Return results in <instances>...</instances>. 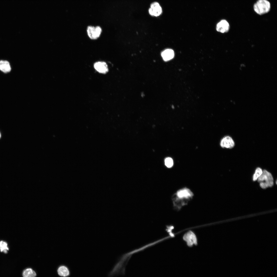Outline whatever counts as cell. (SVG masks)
Masks as SVG:
<instances>
[{"label": "cell", "mask_w": 277, "mask_h": 277, "mask_svg": "<svg viewBox=\"0 0 277 277\" xmlns=\"http://www.w3.org/2000/svg\"><path fill=\"white\" fill-rule=\"evenodd\" d=\"M221 146L223 148L231 149L233 148L235 145L234 142L231 136H226L222 139L220 143Z\"/></svg>", "instance_id": "cell-5"}, {"label": "cell", "mask_w": 277, "mask_h": 277, "mask_svg": "<svg viewBox=\"0 0 277 277\" xmlns=\"http://www.w3.org/2000/svg\"><path fill=\"white\" fill-rule=\"evenodd\" d=\"M165 164L168 167H171L173 165V162L172 159L170 157L166 158L165 161Z\"/></svg>", "instance_id": "cell-16"}, {"label": "cell", "mask_w": 277, "mask_h": 277, "mask_svg": "<svg viewBox=\"0 0 277 277\" xmlns=\"http://www.w3.org/2000/svg\"><path fill=\"white\" fill-rule=\"evenodd\" d=\"M193 195V193L190 189L184 188L177 191L172 197L177 205L182 206L186 204Z\"/></svg>", "instance_id": "cell-1"}, {"label": "cell", "mask_w": 277, "mask_h": 277, "mask_svg": "<svg viewBox=\"0 0 277 277\" xmlns=\"http://www.w3.org/2000/svg\"><path fill=\"white\" fill-rule=\"evenodd\" d=\"M161 55L164 60L167 61L173 58L174 56V53L172 50L167 49L162 53Z\"/></svg>", "instance_id": "cell-11"}, {"label": "cell", "mask_w": 277, "mask_h": 277, "mask_svg": "<svg viewBox=\"0 0 277 277\" xmlns=\"http://www.w3.org/2000/svg\"><path fill=\"white\" fill-rule=\"evenodd\" d=\"M149 11L150 14L152 16H157L162 13V10L158 3L154 2L151 4Z\"/></svg>", "instance_id": "cell-7"}, {"label": "cell", "mask_w": 277, "mask_h": 277, "mask_svg": "<svg viewBox=\"0 0 277 277\" xmlns=\"http://www.w3.org/2000/svg\"><path fill=\"white\" fill-rule=\"evenodd\" d=\"M263 171L260 167H258L256 168L253 176V181H255L257 180L262 174Z\"/></svg>", "instance_id": "cell-14"}, {"label": "cell", "mask_w": 277, "mask_h": 277, "mask_svg": "<svg viewBox=\"0 0 277 277\" xmlns=\"http://www.w3.org/2000/svg\"><path fill=\"white\" fill-rule=\"evenodd\" d=\"M87 31L88 36L90 39H95L100 36L102 29L101 27L98 26L95 27L90 26L87 27Z\"/></svg>", "instance_id": "cell-4"}, {"label": "cell", "mask_w": 277, "mask_h": 277, "mask_svg": "<svg viewBox=\"0 0 277 277\" xmlns=\"http://www.w3.org/2000/svg\"><path fill=\"white\" fill-rule=\"evenodd\" d=\"M270 8V3L267 0H258L253 5L254 11L260 15L268 12Z\"/></svg>", "instance_id": "cell-3"}, {"label": "cell", "mask_w": 277, "mask_h": 277, "mask_svg": "<svg viewBox=\"0 0 277 277\" xmlns=\"http://www.w3.org/2000/svg\"><path fill=\"white\" fill-rule=\"evenodd\" d=\"M0 136H1V135H0Z\"/></svg>", "instance_id": "cell-17"}, {"label": "cell", "mask_w": 277, "mask_h": 277, "mask_svg": "<svg viewBox=\"0 0 277 277\" xmlns=\"http://www.w3.org/2000/svg\"><path fill=\"white\" fill-rule=\"evenodd\" d=\"M7 243L3 241H0V250L1 252H3L5 253H7V251L9 250L7 246Z\"/></svg>", "instance_id": "cell-15"}, {"label": "cell", "mask_w": 277, "mask_h": 277, "mask_svg": "<svg viewBox=\"0 0 277 277\" xmlns=\"http://www.w3.org/2000/svg\"><path fill=\"white\" fill-rule=\"evenodd\" d=\"M260 183V186L262 189H265L272 186L273 184V179L271 174L265 170L263 171L261 176L257 179Z\"/></svg>", "instance_id": "cell-2"}, {"label": "cell", "mask_w": 277, "mask_h": 277, "mask_svg": "<svg viewBox=\"0 0 277 277\" xmlns=\"http://www.w3.org/2000/svg\"><path fill=\"white\" fill-rule=\"evenodd\" d=\"M23 276L24 277H34L36 275V272L31 268H28L24 270Z\"/></svg>", "instance_id": "cell-13"}, {"label": "cell", "mask_w": 277, "mask_h": 277, "mask_svg": "<svg viewBox=\"0 0 277 277\" xmlns=\"http://www.w3.org/2000/svg\"><path fill=\"white\" fill-rule=\"evenodd\" d=\"M216 28V30L218 32L221 33H226L229 30L230 25L226 20L223 19L217 24Z\"/></svg>", "instance_id": "cell-9"}, {"label": "cell", "mask_w": 277, "mask_h": 277, "mask_svg": "<svg viewBox=\"0 0 277 277\" xmlns=\"http://www.w3.org/2000/svg\"><path fill=\"white\" fill-rule=\"evenodd\" d=\"M94 67L95 69L100 73L105 74L108 71L107 65L104 62H96L94 63Z\"/></svg>", "instance_id": "cell-8"}, {"label": "cell", "mask_w": 277, "mask_h": 277, "mask_svg": "<svg viewBox=\"0 0 277 277\" xmlns=\"http://www.w3.org/2000/svg\"><path fill=\"white\" fill-rule=\"evenodd\" d=\"M183 239L187 243V245L189 246H192L193 244H197V239L196 236L192 232L189 231L186 233L183 237Z\"/></svg>", "instance_id": "cell-6"}, {"label": "cell", "mask_w": 277, "mask_h": 277, "mask_svg": "<svg viewBox=\"0 0 277 277\" xmlns=\"http://www.w3.org/2000/svg\"><path fill=\"white\" fill-rule=\"evenodd\" d=\"M11 69L9 62L6 60L0 61V70L5 73L9 72Z\"/></svg>", "instance_id": "cell-10"}, {"label": "cell", "mask_w": 277, "mask_h": 277, "mask_svg": "<svg viewBox=\"0 0 277 277\" xmlns=\"http://www.w3.org/2000/svg\"><path fill=\"white\" fill-rule=\"evenodd\" d=\"M57 273L60 276L64 277L68 276L70 274V271L67 267L64 265L61 266L58 268Z\"/></svg>", "instance_id": "cell-12"}]
</instances>
